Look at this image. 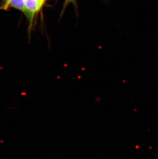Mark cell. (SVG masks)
Here are the masks:
<instances>
[{"instance_id":"6da1fadb","label":"cell","mask_w":158,"mask_h":159,"mask_svg":"<svg viewBox=\"0 0 158 159\" xmlns=\"http://www.w3.org/2000/svg\"><path fill=\"white\" fill-rule=\"evenodd\" d=\"M41 0H25L24 12L30 25H32L34 15L43 6Z\"/></svg>"},{"instance_id":"7a4b0ae2","label":"cell","mask_w":158,"mask_h":159,"mask_svg":"<svg viewBox=\"0 0 158 159\" xmlns=\"http://www.w3.org/2000/svg\"><path fill=\"white\" fill-rule=\"evenodd\" d=\"M3 1L1 9L7 10L9 8H14L24 12L25 0H3Z\"/></svg>"},{"instance_id":"3957f363","label":"cell","mask_w":158,"mask_h":159,"mask_svg":"<svg viewBox=\"0 0 158 159\" xmlns=\"http://www.w3.org/2000/svg\"><path fill=\"white\" fill-rule=\"evenodd\" d=\"M41 1L42 2V3H44V2H45V1H46V0H41Z\"/></svg>"},{"instance_id":"277c9868","label":"cell","mask_w":158,"mask_h":159,"mask_svg":"<svg viewBox=\"0 0 158 159\" xmlns=\"http://www.w3.org/2000/svg\"><path fill=\"white\" fill-rule=\"evenodd\" d=\"M70 1H71V0H70Z\"/></svg>"}]
</instances>
